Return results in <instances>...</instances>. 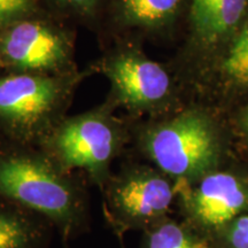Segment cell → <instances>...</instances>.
Here are the masks:
<instances>
[{
	"mask_svg": "<svg viewBox=\"0 0 248 248\" xmlns=\"http://www.w3.org/2000/svg\"><path fill=\"white\" fill-rule=\"evenodd\" d=\"M89 185L39 146L0 136V197L46 217L64 244L91 228Z\"/></svg>",
	"mask_w": 248,
	"mask_h": 248,
	"instance_id": "cell-1",
	"label": "cell"
},
{
	"mask_svg": "<svg viewBox=\"0 0 248 248\" xmlns=\"http://www.w3.org/2000/svg\"><path fill=\"white\" fill-rule=\"evenodd\" d=\"M133 138L140 153L177 184L192 183L214 171L218 160L215 125L197 108L139 126Z\"/></svg>",
	"mask_w": 248,
	"mask_h": 248,
	"instance_id": "cell-2",
	"label": "cell"
},
{
	"mask_svg": "<svg viewBox=\"0 0 248 248\" xmlns=\"http://www.w3.org/2000/svg\"><path fill=\"white\" fill-rule=\"evenodd\" d=\"M113 107L64 117L39 146L64 169L82 172L100 191L131 137L128 123L111 115Z\"/></svg>",
	"mask_w": 248,
	"mask_h": 248,
	"instance_id": "cell-3",
	"label": "cell"
},
{
	"mask_svg": "<svg viewBox=\"0 0 248 248\" xmlns=\"http://www.w3.org/2000/svg\"><path fill=\"white\" fill-rule=\"evenodd\" d=\"M70 88L36 74L0 75V136L40 146L64 119Z\"/></svg>",
	"mask_w": 248,
	"mask_h": 248,
	"instance_id": "cell-4",
	"label": "cell"
},
{
	"mask_svg": "<svg viewBox=\"0 0 248 248\" xmlns=\"http://www.w3.org/2000/svg\"><path fill=\"white\" fill-rule=\"evenodd\" d=\"M101 193L106 222L122 240L129 231L145 232L166 219L177 197V183L156 167L126 160Z\"/></svg>",
	"mask_w": 248,
	"mask_h": 248,
	"instance_id": "cell-5",
	"label": "cell"
},
{
	"mask_svg": "<svg viewBox=\"0 0 248 248\" xmlns=\"http://www.w3.org/2000/svg\"><path fill=\"white\" fill-rule=\"evenodd\" d=\"M113 84L111 105L133 114L155 111L166 106L171 94V79L157 62L137 54H123L107 67Z\"/></svg>",
	"mask_w": 248,
	"mask_h": 248,
	"instance_id": "cell-6",
	"label": "cell"
},
{
	"mask_svg": "<svg viewBox=\"0 0 248 248\" xmlns=\"http://www.w3.org/2000/svg\"><path fill=\"white\" fill-rule=\"evenodd\" d=\"M177 195L190 222L204 229L226 224L248 203V194L241 183L231 173L222 171L177 184Z\"/></svg>",
	"mask_w": 248,
	"mask_h": 248,
	"instance_id": "cell-7",
	"label": "cell"
},
{
	"mask_svg": "<svg viewBox=\"0 0 248 248\" xmlns=\"http://www.w3.org/2000/svg\"><path fill=\"white\" fill-rule=\"evenodd\" d=\"M67 54L63 38L43 23L18 20L0 28V67L5 69H52Z\"/></svg>",
	"mask_w": 248,
	"mask_h": 248,
	"instance_id": "cell-8",
	"label": "cell"
},
{
	"mask_svg": "<svg viewBox=\"0 0 248 248\" xmlns=\"http://www.w3.org/2000/svg\"><path fill=\"white\" fill-rule=\"evenodd\" d=\"M247 17L248 0H192V28L206 47L225 46Z\"/></svg>",
	"mask_w": 248,
	"mask_h": 248,
	"instance_id": "cell-9",
	"label": "cell"
},
{
	"mask_svg": "<svg viewBox=\"0 0 248 248\" xmlns=\"http://www.w3.org/2000/svg\"><path fill=\"white\" fill-rule=\"evenodd\" d=\"M55 232L46 217L0 197V248H51Z\"/></svg>",
	"mask_w": 248,
	"mask_h": 248,
	"instance_id": "cell-10",
	"label": "cell"
},
{
	"mask_svg": "<svg viewBox=\"0 0 248 248\" xmlns=\"http://www.w3.org/2000/svg\"><path fill=\"white\" fill-rule=\"evenodd\" d=\"M218 71L226 85L248 89V17L225 45Z\"/></svg>",
	"mask_w": 248,
	"mask_h": 248,
	"instance_id": "cell-11",
	"label": "cell"
},
{
	"mask_svg": "<svg viewBox=\"0 0 248 248\" xmlns=\"http://www.w3.org/2000/svg\"><path fill=\"white\" fill-rule=\"evenodd\" d=\"M141 248H210V244L191 226L166 218L145 231Z\"/></svg>",
	"mask_w": 248,
	"mask_h": 248,
	"instance_id": "cell-12",
	"label": "cell"
},
{
	"mask_svg": "<svg viewBox=\"0 0 248 248\" xmlns=\"http://www.w3.org/2000/svg\"><path fill=\"white\" fill-rule=\"evenodd\" d=\"M183 0H120L123 16L128 22L144 27L168 23L177 14Z\"/></svg>",
	"mask_w": 248,
	"mask_h": 248,
	"instance_id": "cell-13",
	"label": "cell"
},
{
	"mask_svg": "<svg viewBox=\"0 0 248 248\" xmlns=\"http://www.w3.org/2000/svg\"><path fill=\"white\" fill-rule=\"evenodd\" d=\"M30 8V0H0V28L22 20Z\"/></svg>",
	"mask_w": 248,
	"mask_h": 248,
	"instance_id": "cell-14",
	"label": "cell"
},
{
	"mask_svg": "<svg viewBox=\"0 0 248 248\" xmlns=\"http://www.w3.org/2000/svg\"><path fill=\"white\" fill-rule=\"evenodd\" d=\"M230 243L234 248H248V215L233 223L230 231Z\"/></svg>",
	"mask_w": 248,
	"mask_h": 248,
	"instance_id": "cell-15",
	"label": "cell"
},
{
	"mask_svg": "<svg viewBox=\"0 0 248 248\" xmlns=\"http://www.w3.org/2000/svg\"><path fill=\"white\" fill-rule=\"evenodd\" d=\"M60 1L64 2V4L73 6L77 9H80V11L84 12H90L91 9L94 7L97 0H60Z\"/></svg>",
	"mask_w": 248,
	"mask_h": 248,
	"instance_id": "cell-16",
	"label": "cell"
},
{
	"mask_svg": "<svg viewBox=\"0 0 248 248\" xmlns=\"http://www.w3.org/2000/svg\"><path fill=\"white\" fill-rule=\"evenodd\" d=\"M245 126H246V130L248 133V107H247V111H246V116H245Z\"/></svg>",
	"mask_w": 248,
	"mask_h": 248,
	"instance_id": "cell-17",
	"label": "cell"
}]
</instances>
